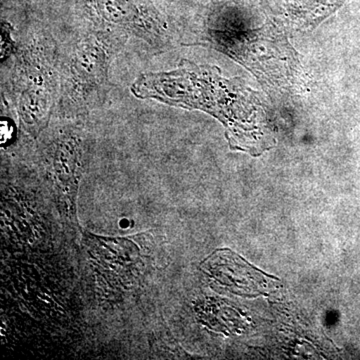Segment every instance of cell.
Instances as JSON below:
<instances>
[{
    "label": "cell",
    "mask_w": 360,
    "mask_h": 360,
    "mask_svg": "<svg viewBox=\"0 0 360 360\" xmlns=\"http://www.w3.org/2000/svg\"><path fill=\"white\" fill-rule=\"evenodd\" d=\"M131 92L139 99L214 116L226 127L231 148L258 155L271 146V135L264 129L255 97L236 80L222 77L217 68L182 61L174 70L139 75Z\"/></svg>",
    "instance_id": "1"
},
{
    "label": "cell",
    "mask_w": 360,
    "mask_h": 360,
    "mask_svg": "<svg viewBox=\"0 0 360 360\" xmlns=\"http://www.w3.org/2000/svg\"><path fill=\"white\" fill-rule=\"evenodd\" d=\"M127 35L103 28L84 37L70 54L59 77L58 110L72 118L89 115L110 91V68Z\"/></svg>",
    "instance_id": "2"
},
{
    "label": "cell",
    "mask_w": 360,
    "mask_h": 360,
    "mask_svg": "<svg viewBox=\"0 0 360 360\" xmlns=\"http://www.w3.org/2000/svg\"><path fill=\"white\" fill-rule=\"evenodd\" d=\"M58 79V56L49 40H34L20 52L13 75L14 101L21 124L33 136L51 120Z\"/></svg>",
    "instance_id": "3"
},
{
    "label": "cell",
    "mask_w": 360,
    "mask_h": 360,
    "mask_svg": "<svg viewBox=\"0 0 360 360\" xmlns=\"http://www.w3.org/2000/svg\"><path fill=\"white\" fill-rule=\"evenodd\" d=\"M82 1L92 18L108 30L134 35L153 47L167 44V23L148 0Z\"/></svg>",
    "instance_id": "4"
}]
</instances>
